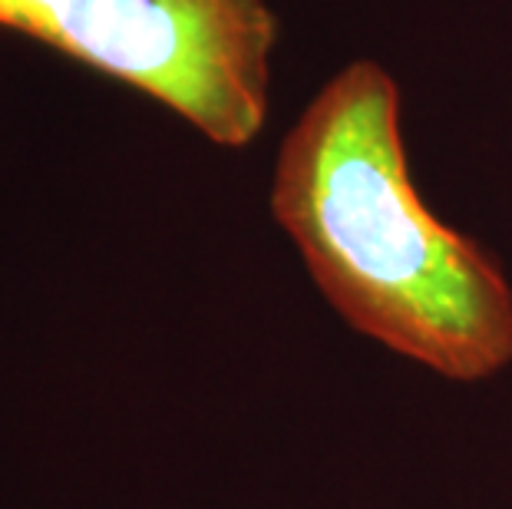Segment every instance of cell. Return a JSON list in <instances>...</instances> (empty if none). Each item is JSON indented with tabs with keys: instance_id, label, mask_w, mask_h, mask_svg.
<instances>
[{
	"instance_id": "cell-1",
	"label": "cell",
	"mask_w": 512,
	"mask_h": 509,
	"mask_svg": "<svg viewBox=\"0 0 512 509\" xmlns=\"http://www.w3.org/2000/svg\"><path fill=\"white\" fill-rule=\"evenodd\" d=\"M271 212L354 331L450 381L512 361V288L410 179L400 93L380 63L344 67L281 143Z\"/></svg>"
},
{
	"instance_id": "cell-2",
	"label": "cell",
	"mask_w": 512,
	"mask_h": 509,
	"mask_svg": "<svg viewBox=\"0 0 512 509\" xmlns=\"http://www.w3.org/2000/svg\"><path fill=\"white\" fill-rule=\"evenodd\" d=\"M0 27L152 96L215 146L265 129L278 47L265 0H0Z\"/></svg>"
}]
</instances>
